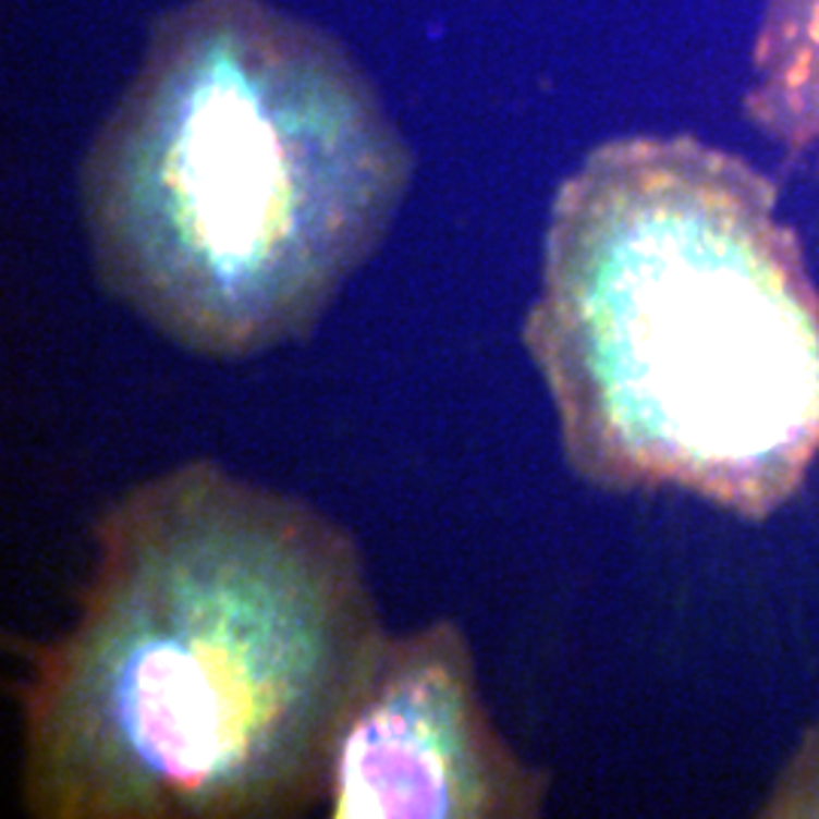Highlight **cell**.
Here are the masks:
<instances>
[{
	"label": "cell",
	"instance_id": "cell-1",
	"mask_svg": "<svg viewBox=\"0 0 819 819\" xmlns=\"http://www.w3.org/2000/svg\"><path fill=\"white\" fill-rule=\"evenodd\" d=\"M355 537L295 494L185 462L95 525L80 610L19 683L37 819H283L386 647Z\"/></svg>",
	"mask_w": 819,
	"mask_h": 819
},
{
	"label": "cell",
	"instance_id": "cell-4",
	"mask_svg": "<svg viewBox=\"0 0 819 819\" xmlns=\"http://www.w3.org/2000/svg\"><path fill=\"white\" fill-rule=\"evenodd\" d=\"M550 778L525 765L482 705L455 620L389 637L331 753V819H525Z\"/></svg>",
	"mask_w": 819,
	"mask_h": 819
},
{
	"label": "cell",
	"instance_id": "cell-2",
	"mask_svg": "<svg viewBox=\"0 0 819 819\" xmlns=\"http://www.w3.org/2000/svg\"><path fill=\"white\" fill-rule=\"evenodd\" d=\"M523 343L571 470L762 519L819 459V289L778 188L689 134L592 149L552 198Z\"/></svg>",
	"mask_w": 819,
	"mask_h": 819
},
{
	"label": "cell",
	"instance_id": "cell-5",
	"mask_svg": "<svg viewBox=\"0 0 819 819\" xmlns=\"http://www.w3.org/2000/svg\"><path fill=\"white\" fill-rule=\"evenodd\" d=\"M747 113L792 149L819 143V0H768Z\"/></svg>",
	"mask_w": 819,
	"mask_h": 819
},
{
	"label": "cell",
	"instance_id": "cell-3",
	"mask_svg": "<svg viewBox=\"0 0 819 819\" xmlns=\"http://www.w3.org/2000/svg\"><path fill=\"white\" fill-rule=\"evenodd\" d=\"M413 149L331 34L268 0H183L80 170L103 292L212 362L307 340L380 249Z\"/></svg>",
	"mask_w": 819,
	"mask_h": 819
}]
</instances>
